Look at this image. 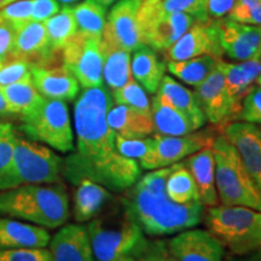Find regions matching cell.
<instances>
[{"instance_id":"obj_1","label":"cell","mask_w":261,"mask_h":261,"mask_svg":"<svg viewBox=\"0 0 261 261\" xmlns=\"http://www.w3.org/2000/svg\"><path fill=\"white\" fill-rule=\"evenodd\" d=\"M114 104L107 87L85 89L74 106L76 148L63 160L62 174L71 184L91 179L114 192H123L142 175L136 160L123 158L115 146L116 133L107 121Z\"/></svg>"},{"instance_id":"obj_2","label":"cell","mask_w":261,"mask_h":261,"mask_svg":"<svg viewBox=\"0 0 261 261\" xmlns=\"http://www.w3.org/2000/svg\"><path fill=\"white\" fill-rule=\"evenodd\" d=\"M175 165L152 169L140 175L132 187L123 191L120 201L144 234L167 236L195 227L202 221L204 205L201 202L179 204L166 192V181Z\"/></svg>"},{"instance_id":"obj_3","label":"cell","mask_w":261,"mask_h":261,"mask_svg":"<svg viewBox=\"0 0 261 261\" xmlns=\"http://www.w3.org/2000/svg\"><path fill=\"white\" fill-rule=\"evenodd\" d=\"M0 214L56 228L69 218V197L58 182L18 185L0 191Z\"/></svg>"},{"instance_id":"obj_4","label":"cell","mask_w":261,"mask_h":261,"mask_svg":"<svg viewBox=\"0 0 261 261\" xmlns=\"http://www.w3.org/2000/svg\"><path fill=\"white\" fill-rule=\"evenodd\" d=\"M86 228L94 261H113L133 255L148 240L122 205L120 197L107 214L90 220Z\"/></svg>"},{"instance_id":"obj_5","label":"cell","mask_w":261,"mask_h":261,"mask_svg":"<svg viewBox=\"0 0 261 261\" xmlns=\"http://www.w3.org/2000/svg\"><path fill=\"white\" fill-rule=\"evenodd\" d=\"M215 187L224 205H243L261 212V191L244 167L234 146L218 128L212 142Z\"/></svg>"},{"instance_id":"obj_6","label":"cell","mask_w":261,"mask_h":261,"mask_svg":"<svg viewBox=\"0 0 261 261\" xmlns=\"http://www.w3.org/2000/svg\"><path fill=\"white\" fill-rule=\"evenodd\" d=\"M207 230L230 255H246L261 248V212L243 205H213L203 213Z\"/></svg>"},{"instance_id":"obj_7","label":"cell","mask_w":261,"mask_h":261,"mask_svg":"<svg viewBox=\"0 0 261 261\" xmlns=\"http://www.w3.org/2000/svg\"><path fill=\"white\" fill-rule=\"evenodd\" d=\"M19 119L18 130L32 140L44 143L61 152L74 150L73 126L64 100L44 98L35 109Z\"/></svg>"},{"instance_id":"obj_8","label":"cell","mask_w":261,"mask_h":261,"mask_svg":"<svg viewBox=\"0 0 261 261\" xmlns=\"http://www.w3.org/2000/svg\"><path fill=\"white\" fill-rule=\"evenodd\" d=\"M63 159L50 148L16 135L14 171L18 185L56 184L61 181Z\"/></svg>"},{"instance_id":"obj_9","label":"cell","mask_w":261,"mask_h":261,"mask_svg":"<svg viewBox=\"0 0 261 261\" xmlns=\"http://www.w3.org/2000/svg\"><path fill=\"white\" fill-rule=\"evenodd\" d=\"M102 39L77 32L62 50L63 65L76 77L84 89L103 85Z\"/></svg>"},{"instance_id":"obj_10","label":"cell","mask_w":261,"mask_h":261,"mask_svg":"<svg viewBox=\"0 0 261 261\" xmlns=\"http://www.w3.org/2000/svg\"><path fill=\"white\" fill-rule=\"evenodd\" d=\"M217 132L218 127L215 133L212 130L192 132L185 136H166L155 133L152 136L155 139L154 151L149 158L139 162L140 167L152 171L180 162L204 146L212 145Z\"/></svg>"},{"instance_id":"obj_11","label":"cell","mask_w":261,"mask_h":261,"mask_svg":"<svg viewBox=\"0 0 261 261\" xmlns=\"http://www.w3.org/2000/svg\"><path fill=\"white\" fill-rule=\"evenodd\" d=\"M194 93L205 120L213 126L221 128L226 123L237 120L241 108L231 99L219 65H217L205 80L196 86Z\"/></svg>"},{"instance_id":"obj_12","label":"cell","mask_w":261,"mask_h":261,"mask_svg":"<svg viewBox=\"0 0 261 261\" xmlns=\"http://www.w3.org/2000/svg\"><path fill=\"white\" fill-rule=\"evenodd\" d=\"M167 51L169 61H185L203 55L221 60L224 51L220 44V19L195 21Z\"/></svg>"},{"instance_id":"obj_13","label":"cell","mask_w":261,"mask_h":261,"mask_svg":"<svg viewBox=\"0 0 261 261\" xmlns=\"http://www.w3.org/2000/svg\"><path fill=\"white\" fill-rule=\"evenodd\" d=\"M143 0H119L110 10L102 38L132 52L142 46L138 25V10Z\"/></svg>"},{"instance_id":"obj_14","label":"cell","mask_w":261,"mask_h":261,"mask_svg":"<svg viewBox=\"0 0 261 261\" xmlns=\"http://www.w3.org/2000/svg\"><path fill=\"white\" fill-rule=\"evenodd\" d=\"M177 261H224L225 248L208 230L188 228L167 241Z\"/></svg>"},{"instance_id":"obj_15","label":"cell","mask_w":261,"mask_h":261,"mask_svg":"<svg viewBox=\"0 0 261 261\" xmlns=\"http://www.w3.org/2000/svg\"><path fill=\"white\" fill-rule=\"evenodd\" d=\"M219 129L236 148L247 172L261 191V127L244 121H231Z\"/></svg>"},{"instance_id":"obj_16","label":"cell","mask_w":261,"mask_h":261,"mask_svg":"<svg viewBox=\"0 0 261 261\" xmlns=\"http://www.w3.org/2000/svg\"><path fill=\"white\" fill-rule=\"evenodd\" d=\"M220 44L224 54L231 60H261V25L220 19Z\"/></svg>"},{"instance_id":"obj_17","label":"cell","mask_w":261,"mask_h":261,"mask_svg":"<svg viewBox=\"0 0 261 261\" xmlns=\"http://www.w3.org/2000/svg\"><path fill=\"white\" fill-rule=\"evenodd\" d=\"M10 60H22L37 65H52L57 57L48 47L44 22L29 21L16 31Z\"/></svg>"},{"instance_id":"obj_18","label":"cell","mask_w":261,"mask_h":261,"mask_svg":"<svg viewBox=\"0 0 261 261\" xmlns=\"http://www.w3.org/2000/svg\"><path fill=\"white\" fill-rule=\"evenodd\" d=\"M31 71L33 84L42 97L69 102L79 94V81L63 64L60 67L31 64Z\"/></svg>"},{"instance_id":"obj_19","label":"cell","mask_w":261,"mask_h":261,"mask_svg":"<svg viewBox=\"0 0 261 261\" xmlns=\"http://www.w3.org/2000/svg\"><path fill=\"white\" fill-rule=\"evenodd\" d=\"M195 21L184 12H163L140 33L143 44L155 51L168 50Z\"/></svg>"},{"instance_id":"obj_20","label":"cell","mask_w":261,"mask_h":261,"mask_svg":"<svg viewBox=\"0 0 261 261\" xmlns=\"http://www.w3.org/2000/svg\"><path fill=\"white\" fill-rule=\"evenodd\" d=\"M48 246L52 261H94L89 232L83 225L63 226Z\"/></svg>"},{"instance_id":"obj_21","label":"cell","mask_w":261,"mask_h":261,"mask_svg":"<svg viewBox=\"0 0 261 261\" xmlns=\"http://www.w3.org/2000/svg\"><path fill=\"white\" fill-rule=\"evenodd\" d=\"M182 162L189 169L197 187L201 203L204 207L219 204V197L215 187V161L212 146H204Z\"/></svg>"},{"instance_id":"obj_22","label":"cell","mask_w":261,"mask_h":261,"mask_svg":"<svg viewBox=\"0 0 261 261\" xmlns=\"http://www.w3.org/2000/svg\"><path fill=\"white\" fill-rule=\"evenodd\" d=\"M50 240L45 227L0 218V249L45 248Z\"/></svg>"},{"instance_id":"obj_23","label":"cell","mask_w":261,"mask_h":261,"mask_svg":"<svg viewBox=\"0 0 261 261\" xmlns=\"http://www.w3.org/2000/svg\"><path fill=\"white\" fill-rule=\"evenodd\" d=\"M75 187L74 218L77 223L94 219L114 200L110 190L91 179H81Z\"/></svg>"},{"instance_id":"obj_24","label":"cell","mask_w":261,"mask_h":261,"mask_svg":"<svg viewBox=\"0 0 261 261\" xmlns=\"http://www.w3.org/2000/svg\"><path fill=\"white\" fill-rule=\"evenodd\" d=\"M218 65L225 76V85L231 99L241 108L244 96L249 92L261 73V60L243 61L240 63H228L219 60Z\"/></svg>"},{"instance_id":"obj_25","label":"cell","mask_w":261,"mask_h":261,"mask_svg":"<svg viewBox=\"0 0 261 261\" xmlns=\"http://www.w3.org/2000/svg\"><path fill=\"white\" fill-rule=\"evenodd\" d=\"M167 65L162 62L151 47L142 45L136 48L130 58L132 76L149 93L158 92L160 84L165 76Z\"/></svg>"},{"instance_id":"obj_26","label":"cell","mask_w":261,"mask_h":261,"mask_svg":"<svg viewBox=\"0 0 261 261\" xmlns=\"http://www.w3.org/2000/svg\"><path fill=\"white\" fill-rule=\"evenodd\" d=\"M100 47L103 54V80L112 91L121 89L133 79L130 52L104 38L100 40Z\"/></svg>"},{"instance_id":"obj_27","label":"cell","mask_w":261,"mask_h":261,"mask_svg":"<svg viewBox=\"0 0 261 261\" xmlns=\"http://www.w3.org/2000/svg\"><path fill=\"white\" fill-rule=\"evenodd\" d=\"M107 121L114 132L125 137H148L155 132L152 115L123 104H113L107 114Z\"/></svg>"},{"instance_id":"obj_28","label":"cell","mask_w":261,"mask_h":261,"mask_svg":"<svg viewBox=\"0 0 261 261\" xmlns=\"http://www.w3.org/2000/svg\"><path fill=\"white\" fill-rule=\"evenodd\" d=\"M156 93L167 100L175 109L187 115L197 129L203 127L207 122L200 104L196 99L195 93L175 81L173 77L165 75Z\"/></svg>"},{"instance_id":"obj_29","label":"cell","mask_w":261,"mask_h":261,"mask_svg":"<svg viewBox=\"0 0 261 261\" xmlns=\"http://www.w3.org/2000/svg\"><path fill=\"white\" fill-rule=\"evenodd\" d=\"M151 115L156 133L166 136H185L197 130L187 115L175 109L159 94L152 98Z\"/></svg>"},{"instance_id":"obj_30","label":"cell","mask_w":261,"mask_h":261,"mask_svg":"<svg viewBox=\"0 0 261 261\" xmlns=\"http://www.w3.org/2000/svg\"><path fill=\"white\" fill-rule=\"evenodd\" d=\"M46 29L48 47L54 56L62 54L65 45L71 40L77 33V25L75 22L73 6L65 5L56 15H54L44 22Z\"/></svg>"},{"instance_id":"obj_31","label":"cell","mask_w":261,"mask_h":261,"mask_svg":"<svg viewBox=\"0 0 261 261\" xmlns=\"http://www.w3.org/2000/svg\"><path fill=\"white\" fill-rule=\"evenodd\" d=\"M0 87L10 113L14 116H23L31 113L45 98L35 89L32 79Z\"/></svg>"},{"instance_id":"obj_32","label":"cell","mask_w":261,"mask_h":261,"mask_svg":"<svg viewBox=\"0 0 261 261\" xmlns=\"http://www.w3.org/2000/svg\"><path fill=\"white\" fill-rule=\"evenodd\" d=\"M219 58L203 55L185 61H169L167 69L182 83L197 86L217 68Z\"/></svg>"},{"instance_id":"obj_33","label":"cell","mask_w":261,"mask_h":261,"mask_svg":"<svg viewBox=\"0 0 261 261\" xmlns=\"http://www.w3.org/2000/svg\"><path fill=\"white\" fill-rule=\"evenodd\" d=\"M73 14L77 32L87 37L102 39L107 23V8L96 0H85L73 6Z\"/></svg>"},{"instance_id":"obj_34","label":"cell","mask_w":261,"mask_h":261,"mask_svg":"<svg viewBox=\"0 0 261 261\" xmlns=\"http://www.w3.org/2000/svg\"><path fill=\"white\" fill-rule=\"evenodd\" d=\"M17 129L0 121V191L18 187L14 171V146Z\"/></svg>"},{"instance_id":"obj_35","label":"cell","mask_w":261,"mask_h":261,"mask_svg":"<svg viewBox=\"0 0 261 261\" xmlns=\"http://www.w3.org/2000/svg\"><path fill=\"white\" fill-rule=\"evenodd\" d=\"M166 192L172 201L179 204H187L196 201L201 202L197 187L182 161L178 162L175 168L168 175L166 181Z\"/></svg>"},{"instance_id":"obj_36","label":"cell","mask_w":261,"mask_h":261,"mask_svg":"<svg viewBox=\"0 0 261 261\" xmlns=\"http://www.w3.org/2000/svg\"><path fill=\"white\" fill-rule=\"evenodd\" d=\"M112 96L116 104H123L140 113L151 115V103L148 94L135 79L128 81L121 89L113 91Z\"/></svg>"},{"instance_id":"obj_37","label":"cell","mask_w":261,"mask_h":261,"mask_svg":"<svg viewBox=\"0 0 261 261\" xmlns=\"http://www.w3.org/2000/svg\"><path fill=\"white\" fill-rule=\"evenodd\" d=\"M115 146L117 152L123 158L143 161L152 154L155 148L154 137H125L115 136Z\"/></svg>"},{"instance_id":"obj_38","label":"cell","mask_w":261,"mask_h":261,"mask_svg":"<svg viewBox=\"0 0 261 261\" xmlns=\"http://www.w3.org/2000/svg\"><path fill=\"white\" fill-rule=\"evenodd\" d=\"M227 18L238 23L261 25V0H236Z\"/></svg>"},{"instance_id":"obj_39","label":"cell","mask_w":261,"mask_h":261,"mask_svg":"<svg viewBox=\"0 0 261 261\" xmlns=\"http://www.w3.org/2000/svg\"><path fill=\"white\" fill-rule=\"evenodd\" d=\"M161 5L165 12H184L200 22L212 19L205 10V0H162Z\"/></svg>"},{"instance_id":"obj_40","label":"cell","mask_w":261,"mask_h":261,"mask_svg":"<svg viewBox=\"0 0 261 261\" xmlns=\"http://www.w3.org/2000/svg\"><path fill=\"white\" fill-rule=\"evenodd\" d=\"M33 0H17L0 9V21L9 22L17 31L31 21Z\"/></svg>"},{"instance_id":"obj_41","label":"cell","mask_w":261,"mask_h":261,"mask_svg":"<svg viewBox=\"0 0 261 261\" xmlns=\"http://www.w3.org/2000/svg\"><path fill=\"white\" fill-rule=\"evenodd\" d=\"M137 261H177L169 252L167 241L146 240L132 255Z\"/></svg>"},{"instance_id":"obj_42","label":"cell","mask_w":261,"mask_h":261,"mask_svg":"<svg viewBox=\"0 0 261 261\" xmlns=\"http://www.w3.org/2000/svg\"><path fill=\"white\" fill-rule=\"evenodd\" d=\"M236 121L261 125V87H252L244 96Z\"/></svg>"},{"instance_id":"obj_43","label":"cell","mask_w":261,"mask_h":261,"mask_svg":"<svg viewBox=\"0 0 261 261\" xmlns=\"http://www.w3.org/2000/svg\"><path fill=\"white\" fill-rule=\"evenodd\" d=\"M32 79L31 63L22 60H11L0 69V86Z\"/></svg>"},{"instance_id":"obj_44","label":"cell","mask_w":261,"mask_h":261,"mask_svg":"<svg viewBox=\"0 0 261 261\" xmlns=\"http://www.w3.org/2000/svg\"><path fill=\"white\" fill-rule=\"evenodd\" d=\"M0 261H52V257L45 248H18L0 249Z\"/></svg>"},{"instance_id":"obj_45","label":"cell","mask_w":261,"mask_h":261,"mask_svg":"<svg viewBox=\"0 0 261 261\" xmlns=\"http://www.w3.org/2000/svg\"><path fill=\"white\" fill-rule=\"evenodd\" d=\"M16 37V28L9 22L0 21V62L6 63L11 56Z\"/></svg>"},{"instance_id":"obj_46","label":"cell","mask_w":261,"mask_h":261,"mask_svg":"<svg viewBox=\"0 0 261 261\" xmlns=\"http://www.w3.org/2000/svg\"><path fill=\"white\" fill-rule=\"evenodd\" d=\"M61 10L57 0H33L31 21L45 22Z\"/></svg>"},{"instance_id":"obj_47","label":"cell","mask_w":261,"mask_h":261,"mask_svg":"<svg viewBox=\"0 0 261 261\" xmlns=\"http://www.w3.org/2000/svg\"><path fill=\"white\" fill-rule=\"evenodd\" d=\"M236 0H205V10L211 18H221L231 11Z\"/></svg>"},{"instance_id":"obj_48","label":"cell","mask_w":261,"mask_h":261,"mask_svg":"<svg viewBox=\"0 0 261 261\" xmlns=\"http://www.w3.org/2000/svg\"><path fill=\"white\" fill-rule=\"evenodd\" d=\"M227 261H261V248L246 255H230Z\"/></svg>"},{"instance_id":"obj_49","label":"cell","mask_w":261,"mask_h":261,"mask_svg":"<svg viewBox=\"0 0 261 261\" xmlns=\"http://www.w3.org/2000/svg\"><path fill=\"white\" fill-rule=\"evenodd\" d=\"M4 117H14V115L10 113L8 104L5 102L4 94H3L2 87H0V119H4Z\"/></svg>"},{"instance_id":"obj_50","label":"cell","mask_w":261,"mask_h":261,"mask_svg":"<svg viewBox=\"0 0 261 261\" xmlns=\"http://www.w3.org/2000/svg\"><path fill=\"white\" fill-rule=\"evenodd\" d=\"M96 2L99 3L100 5H103L104 8H108V6H110L112 4H114V3L117 2V0H96Z\"/></svg>"},{"instance_id":"obj_51","label":"cell","mask_w":261,"mask_h":261,"mask_svg":"<svg viewBox=\"0 0 261 261\" xmlns=\"http://www.w3.org/2000/svg\"><path fill=\"white\" fill-rule=\"evenodd\" d=\"M113 261H137L136 257H133L132 255H125L121 257H117V259L113 260Z\"/></svg>"},{"instance_id":"obj_52","label":"cell","mask_w":261,"mask_h":261,"mask_svg":"<svg viewBox=\"0 0 261 261\" xmlns=\"http://www.w3.org/2000/svg\"><path fill=\"white\" fill-rule=\"evenodd\" d=\"M9 4V0H0V9Z\"/></svg>"},{"instance_id":"obj_53","label":"cell","mask_w":261,"mask_h":261,"mask_svg":"<svg viewBox=\"0 0 261 261\" xmlns=\"http://www.w3.org/2000/svg\"><path fill=\"white\" fill-rule=\"evenodd\" d=\"M60 2L64 3V4H70V3H74V2H76V0H60Z\"/></svg>"},{"instance_id":"obj_54","label":"cell","mask_w":261,"mask_h":261,"mask_svg":"<svg viewBox=\"0 0 261 261\" xmlns=\"http://www.w3.org/2000/svg\"><path fill=\"white\" fill-rule=\"evenodd\" d=\"M256 83H257V85H259V86L261 87V73H260V75H259V77H257Z\"/></svg>"},{"instance_id":"obj_55","label":"cell","mask_w":261,"mask_h":261,"mask_svg":"<svg viewBox=\"0 0 261 261\" xmlns=\"http://www.w3.org/2000/svg\"><path fill=\"white\" fill-rule=\"evenodd\" d=\"M12 2H17V0H9V4H10V3H12Z\"/></svg>"}]
</instances>
